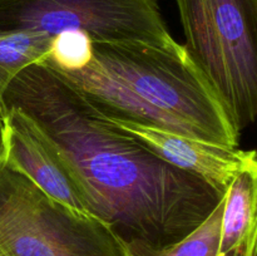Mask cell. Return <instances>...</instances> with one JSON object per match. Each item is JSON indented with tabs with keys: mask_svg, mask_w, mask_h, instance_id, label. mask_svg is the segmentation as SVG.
I'll return each instance as SVG.
<instances>
[{
	"mask_svg": "<svg viewBox=\"0 0 257 256\" xmlns=\"http://www.w3.org/2000/svg\"><path fill=\"white\" fill-rule=\"evenodd\" d=\"M8 108L23 115L72 178L88 213L130 256L178 242L225 197L119 130L48 63L29 65L12 80L0 103V110Z\"/></svg>",
	"mask_w": 257,
	"mask_h": 256,
	"instance_id": "cell-1",
	"label": "cell"
},
{
	"mask_svg": "<svg viewBox=\"0 0 257 256\" xmlns=\"http://www.w3.org/2000/svg\"><path fill=\"white\" fill-rule=\"evenodd\" d=\"M54 69L105 117L226 147L240 145L241 135L180 43L92 42L84 67Z\"/></svg>",
	"mask_w": 257,
	"mask_h": 256,
	"instance_id": "cell-2",
	"label": "cell"
},
{
	"mask_svg": "<svg viewBox=\"0 0 257 256\" xmlns=\"http://www.w3.org/2000/svg\"><path fill=\"white\" fill-rule=\"evenodd\" d=\"M188 58L241 135L257 115V0H175Z\"/></svg>",
	"mask_w": 257,
	"mask_h": 256,
	"instance_id": "cell-3",
	"label": "cell"
},
{
	"mask_svg": "<svg viewBox=\"0 0 257 256\" xmlns=\"http://www.w3.org/2000/svg\"><path fill=\"white\" fill-rule=\"evenodd\" d=\"M0 255L130 256L113 231L0 162Z\"/></svg>",
	"mask_w": 257,
	"mask_h": 256,
	"instance_id": "cell-4",
	"label": "cell"
},
{
	"mask_svg": "<svg viewBox=\"0 0 257 256\" xmlns=\"http://www.w3.org/2000/svg\"><path fill=\"white\" fill-rule=\"evenodd\" d=\"M82 32L92 42L178 44L158 0H0V32Z\"/></svg>",
	"mask_w": 257,
	"mask_h": 256,
	"instance_id": "cell-5",
	"label": "cell"
},
{
	"mask_svg": "<svg viewBox=\"0 0 257 256\" xmlns=\"http://www.w3.org/2000/svg\"><path fill=\"white\" fill-rule=\"evenodd\" d=\"M107 118L163 161L198 176L221 193H226L238 172L257 166L256 151L226 147L131 120Z\"/></svg>",
	"mask_w": 257,
	"mask_h": 256,
	"instance_id": "cell-6",
	"label": "cell"
},
{
	"mask_svg": "<svg viewBox=\"0 0 257 256\" xmlns=\"http://www.w3.org/2000/svg\"><path fill=\"white\" fill-rule=\"evenodd\" d=\"M4 124V160L55 200L88 213L72 178L43 146L18 110H0ZM89 215V213H88Z\"/></svg>",
	"mask_w": 257,
	"mask_h": 256,
	"instance_id": "cell-7",
	"label": "cell"
},
{
	"mask_svg": "<svg viewBox=\"0 0 257 256\" xmlns=\"http://www.w3.org/2000/svg\"><path fill=\"white\" fill-rule=\"evenodd\" d=\"M257 166L233 177L225 195L218 255L236 247L257 233Z\"/></svg>",
	"mask_w": 257,
	"mask_h": 256,
	"instance_id": "cell-8",
	"label": "cell"
},
{
	"mask_svg": "<svg viewBox=\"0 0 257 256\" xmlns=\"http://www.w3.org/2000/svg\"><path fill=\"white\" fill-rule=\"evenodd\" d=\"M53 39L43 32H0V103L8 85L22 70L47 59Z\"/></svg>",
	"mask_w": 257,
	"mask_h": 256,
	"instance_id": "cell-9",
	"label": "cell"
},
{
	"mask_svg": "<svg viewBox=\"0 0 257 256\" xmlns=\"http://www.w3.org/2000/svg\"><path fill=\"white\" fill-rule=\"evenodd\" d=\"M225 197L211 215L178 242L150 256H218Z\"/></svg>",
	"mask_w": 257,
	"mask_h": 256,
	"instance_id": "cell-10",
	"label": "cell"
},
{
	"mask_svg": "<svg viewBox=\"0 0 257 256\" xmlns=\"http://www.w3.org/2000/svg\"><path fill=\"white\" fill-rule=\"evenodd\" d=\"M92 55V40L82 32H64L55 35L47 62L59 70H77L84 67Z\"/></svg>",
	"mask_w": 257,
	"mask_h": 256,
	"instance_id": "cell-11",
	"label": "cell"
},
{
	"mask_svg": "<svg viewBox=\"0 0 257 256\" xmlns=\"http://www.w3.org/2000/svg\"><path fill=\"white\" fill-rule=\"evenodd\" d=\"M5 153V145H4V124H3V119L0 118V162L4 160Z\"/></svg>",
	"mask_w": 257,
	"mask_h": 256,
	"instance_id": "cell-12",
	"label": "cell"
},
{
	"mask_svg": "<svg viewBox=\"0 0 257 256\" xmlns=\"http://www.w3.org/2000/svg\"><path fill=\"white\" fill-rule=\"evenodd\" d=\"M0 256H2V255H0Z\"/></svg>",
	"mask_w": 257,
	"mask_h": 256,
	"instance_id": "cell-13",
	"label": "cell"
}]
</instances>
